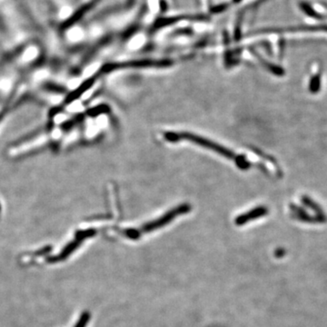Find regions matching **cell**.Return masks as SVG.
Listing matches in <instances>:
<instances>
[{"mask_svg": "<svg viewBox=\"0 0 327 327\" xmlns=\"http://www.w3.org/2000/svg\"><path fill=\"white\" fill-rule=\"evenodd\" d=\"M293 217L299 221H302L304 223H313V224L320 223L321 224V223H326L327 221V217L325 215H323V216L316 215V217H312L306 212L303 213V214H297V215L293 214Z\"/></svg>", "mask_w": 327, "mask_h": 327, "instance_id": "obj_5", "label": "cell"}, {"mask_svg": "<svg viewBox=\"0 0 327 327\" xmlns=\"http://www.w3.org/2000/svg\"><path fill=\"white\" fill-rule=\"evenodd\" d=\"M302 202L304 203V206H306L308 208L312 209L313 211H315L317 216H323V215H325L324 212H323L322 207H320L318 204H316V202L314 201L313 199H311L309 196H307V195H303V197H302Z\"/></svg>", "mask_w": 327, "mask_h": 327, "instance_id": "obj_6", "label": "cell"}, {"mask_svg": "<svg viewBox=\"0 0 327 327\" xmlns=\"http://www.w3.org/2000/svg\"><path fill=\"white\" fill-rule=\"evenodd\" d=\"M285 254H286V251H285L284 249L280 248V249H277V250H276V256H277V257H282V256L285 255Z\"/></svg>", "mask_w": 327, "mask_h": 327, "instance_id": "obj_8", "label": "cell"}, {"mask_svg": "<svg viewBox=\"0 0 327 327\" xmlns=\"http://www.w3.org/2000/svg\"><path fill=\"white\" fill-rule=\"evenodd\" d=\"M190 208L191 207L188 205L179 206L177 208H175V209H173L171 211L167 213L166 215H164L159 219L155 220L154 222H151L149 224H145L143 227V231L144 232H150L152 230H155L159 228V227H162L165 224L170 223L174 218H177L179 215H183V214H185V213L189 212Z\"/></svg>", "mask_w": 327, "mask_h": 327, "instance_id": "obj_3", "label": "cell"}, {"mask_svg": "<svg viewBox=\"0 0 327 327\" xmlns=\"http://www.w3.org/2000/svg\"><path fill=\"white\" fill-rule=\"evenodd\" d=\"M171 62L168 60H132L122 63H114L107 65L104 68V71L110 72L115 69H142V68H165L169 67Z\"/></svg>", "mask_w": 327, "mask_h": 327, "instance_id": "obj_2", "label": "cell"}, {"mask_svg": "<svg viewBox=\"0 0 327 327\" xmlns=\"http://www.w3.org/2000/svg\"><path fill=\"white\" fill-rule=\"evenodd\" d=\"M165 138L169 141H178V140H186L192 143L196 144L204 148L211 150L216 152L218 155H222L229 159H235L237 166L242 169H247L250 167V163L244 157V156H236L234 152L231 150L227 149L226 147L222 146L219 144L215 143L212 140H209L207 138H202L192 133H171L167 132L165 134Z\"/></svg>", "mask_w": 327, "mask_h": 327, "instance_id": "obj_1", "label": "cell"}, {"mask_svg": "<svg viewBox=\"0 0 327 327\" xmlns=\"http://www.w3.org/2000/svg\"><path fill=\"white\" fill-rule=\"evenodd\" d=\"M321 88V72H318L316 75H313L311 77L310 83H309V90L313 94L319 92Z\"/></svg>", "mask_w": 327, "mask_h": 327, "instance_id": "obj_7", "label": "cell"}, {"mask_svg": "<svg viewBox=\"0 0 327 327\" xmlns=\"http://www.w3.org/2000/svg\"><path fill=\"white\" fill-rule=\"evenodd\" d=\"M267 213H268V210H267L266 207H256V208L251 210L250 212H247L246 214H243L242 216H239L235 220V224L242 225V224H246L247 222H250V221L254 220V219L264 217Z\"/></svg>", "mask_w": 327, "mask_h": 327, "instance_id": "obj_4", "label": "cell"}]
</instances>
